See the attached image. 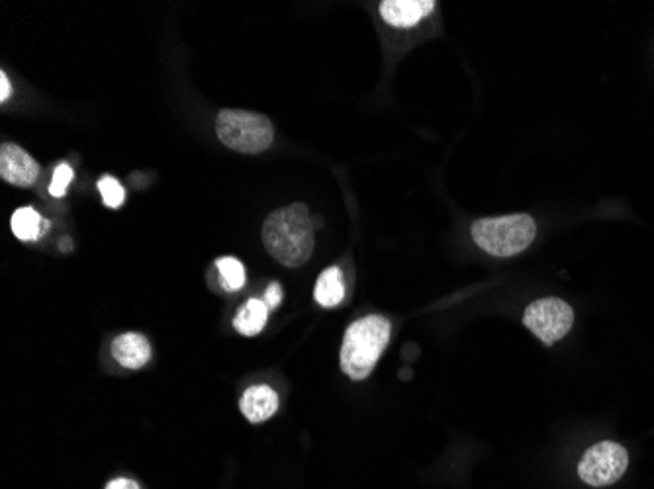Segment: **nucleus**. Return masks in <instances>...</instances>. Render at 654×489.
Returning <instances> with one entry per match:
<instances>
[{"mask_svg": "<svg viewBox=\"0 0 654 489\" xmlns=\"http://www.w3.org/2000/svg\"><path fill=\"white\" fill-rule=\"evenodd\" d=\"M435 6L433 0H384L380 2V16L394 28H414Z\"/></svg>", "mask_w": 654, "mask_h": 489, "instance_id": "6e6552de", "label": "nucleus"}, {"mask_svg": "<svg viewBox=\"0 0 654 489\" xmlns=\"http://www.w3.org/2000/svg\"><path fill=\"white\" fill-rule=\"evenodd\" d=\"M10 96H12V85H10L8 77H6V73L2 71L0 73V102H6Z\"/></svg>", "mask_w": 654, "mask_h": 489, "instance_id": "6ab92c4d", "label": "nucleus"}, {"mask_svg": "<svg viewBox=\"0 0 654 489\" xmlns=\"http://www.w3.org/2000/svg\"><path fill=\"white\" fill-rule=\"evenodd\" d=\"M216 132L224 145L245 155L263 153L275 139L273 124L267 116L232 108H226L218 114Z\"/></svg>", "mask_w": 654, "mask_h": 489, "instance_id": "20e7f679", "label": "nucleus"}, {"mask_svg": "<svg viewBox=\"0 0 654 489\" xmlns=\"http://www.w3.org/2000/svg\"><path fill=\"white\" fill-rule=\"evenodd\" d=\"M314 298L322 308H337L345 298V280L339 267L326 268L314 290Z\"/></svg>", "mask_w": 654, "mask_h": 489, "instance_id": "9b49d317", "label": "nucleus"}, {"mask_svg": "<svg viewBox=\"0 0 654 489\" xmlns=\"http://www.w3.org/2000/svg\"><path fill=\"white\" fill-rule=\"evenodd\" d=\"M263 302L267 304V308H269V310H277V308L281 306L282 288L279 282H273V284L267 288Z\"/></svg>", "mask_w": 654, "mask_h": 489, "instance_id": "f3484780", "label": "nucleus"}, {"mask_svg": "<svg viewBox=\"0 0 654 489\" xmlns=\"http://www.w3.org/2000/svg\"><path fill=\"white\" fill-rule=\"evenodd\" d=\"M537 235L535 220L527 214L482 218L472 223L474 243L492 257H515L523 253Z\"/></svg>", "mask_w": 654, "mask_h": 489, "instance_id": "7ed1b4c3", "label": "nucleus"}, {"mask_svg": "<svg viewBox=\"0 0 654 489\" xmlns=\"http://www.w3.org/2000/svg\"><path fill=\"white\" fill-rule=\"evenodd\" d=\"M40 175L36 159L14 143H4L0 149V177L14 186H32Z\"/></svg>", "mask_w": 654, "mask_h": 489, "instance_id": "0eeeda50", "label": "nucleus"}, {"mask_svg": "<svg viewBox=\"0 0 654 489\" xmlns=\"http://www.w3.org/2000/svg\"><path fill=\"white\" fill-rule=\"evenodd\" d=\"M104 489H141L138 482L130 480V478H116L112 480Z\"/></svg>", "mask_w": 654, "mask_h": 489, "instance_id": "a211bd4d", "label": "nucleus"}, {"mask_svg": "<svg viewBox=\"0 0 654 489\" xmlns=\"http://www.w3.org/2000/svg\"><path fill=\"white\" fill-rule=\"evenodd\" d=\"M98 190H100V194H102V202L108 206V208H112V210H116V208H120L122 204H124V200H126V190H124V186L116 180L114 177H102L100 180H98Z\"/></svg>", "mask_w": 654, "mask_h": 489, "instance_id": "2eb2a0df", "label": "nucleus"}, {"mask_svg": "<svg viewBox=\"0 0 654 489\" xmlns=\"http://www.w3.org/2000/svg\"><path fill=\"white\" fill-rule=\"evenodd\" d=\"M627 464V450L617 443L604 441L586 450L578 464V476L592 488H606L625 474Z\"/></svg>", "mask_w": 654, "mask_h": 489, "instance_id": "39448f33", "label": "nucleus"}, {"mask_svg": "<svg viewBox=\"0 0 654 489\" xmlns=\"http://www.w3.org/2000/svg\"><path fill=\"white\" fill-rule=\"evenodd\" d=\"M75 177L73 169L65 163H61L55 173H53V178H51V184H49V194L55 196V198H63L65 192H67V186L71 184V180Z\"/></svg>", "mask_w": 654, "mask_h": 489, "instance_id": "dca6fc26", "label": "nucleus"}, {"mask_svg": "<svg viewBox=\"0 0 654 489\" xmlns=\"http://www.w3.org/2000/svg\"><path fill=\"white\" fill-rule=\"evenodd\" d=\"M61 251H71V239H69V237H65V239L61 241Z\"/></svg>", "mask_w": 654, "mask_h": 489, "instance_id": "aec40b11", "label": "nucleus"}, {"mask_svg": "<svg viewBox=\"0 0 654 489\" xmlns=\"http://www.w3.org/2000/svg\"><path fill=\"white\" fill-rule=\"evenodd\" d=\"M10 227H12V233L20 241L30 243V241H36L42 235H46L47 229H49V222L44 220L34 208H20L12 216Z\"/></svg>", "mask_w": 654, "mask_h": 489, "instance_id": "ddd939ff", "label": "nucleus"}, {"mask_svg": "<svg viewBox=\"0 0 654 489\" xmlns=\"http://www.w3.org/2000/svg\"><path fill=\"white\" fill-rule=\"evenodd\" d=\"M523 323L541 343L551 347L572 329L574 312L561 298H545L529 304Z\"/></svg>", "mask_w": 654, "mask_h": 489, "instance_id": "423d86ee", "label": "nucleus"}, {"mask_svg": "<svg viewBox=\"0 0 654 489\" xmlns=\"http://www.w3.org/2000/svg\"><path fill=\"white\" fill-rule=\"evenodd\" d=\"M267 319H269L267 304L261 300H249L235 315V331L245 337H255L265 329Z\"/></svg>", "mask_w": 654, "mask_h": 489, "instance_id": "f8f14e48", "label": "nucleus"}, {"mask_svg": "<svg viewBox=\"0 0 654 489\" xmlns=\"http://www.w3.org/2000/svg\"><path fill=\"white\" fill-rule=\"evenodd\" d=\"M263 243L284 267H302L314 251V225L304 204L273 212L263 223Z\"/></svg>", "mask_w": 654, "mask_h": 489, "instance_id": "f257e3e1", "label": "nucleus"}, {"mask_svg": "<svg viewBox=\"0 0 654 489\" xmlns=\"http://www.w3.org/2000/svg\"><path fill=\"white\" fill-rule=\"evenodd\" d=\"M239 409L247 421L263 423L277 413L279 394L269 386H251L241 396Z\"/></svg>", "mask_w": 654, "mask_h": 489, "instance_id": "1a4fd4ad", "label": "nucleus"}, {"mask_svg": "<svg viewBox=\"0 0 654 489\" xmlns=\"http://www.w3.org/2000/svg\"><path fill=\"white\" fill-rule=\"evenodd\" d=\"M390 341V321L382 315H369L349 325L339 353L341 370L351 380H365L373 374L378 358Z\"/></svg>", "mask_w": 654, "mask_h": 489, "instance_id": "f03ea898", "label": "nucleus"}, {"mask_svg": "<svg viewBox=\"0 0 654 489\" xmlns=\"http://www.w3.org/2000/svg\"><path fill=\"white\" fill-rule=\"evenodd\" d=\"M110 351L120 366L130 370H138L151 358V345L141 333H124L116 337Z\"/></svg>", "mask_w": 654, "mask_h": 489, "instance_id": "9d476101", "label": "nucleus"}, {"mask_svg": "<svg viewBox=\"0 0 654 489\" xmlns=\"http://www.w3.org/2000/svg\"><path fill=\"white\" fill-rule=\"evenodd\" d=\"M216 267L220 270L222 276V284L228 292H237L243 288L245 284V268L243 265L234 259V257H224L216 263Z\"/></svg>", "mask_w": 654, "mask_h": 489, "instance_id": "4468645a", "label": "nucleus"}]
</instances>
